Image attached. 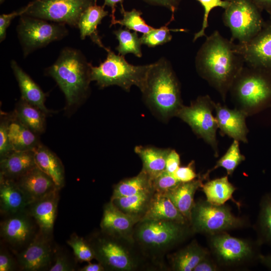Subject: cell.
<instances>
[{
    "instance_id": "cell-31",
    "label": "cell",
    "mask_w": 271,
    "mask_h": 271,
    "mask_svg": "<svg viewBox=\"0 0 271 271\" xmlns=\"http://www.w3.org/2000/svg\"><path fill=\"white\" fill-rule=\"evenodd\" d=\"M207 254L204 249L194 241L170 256L172 268L176 271L193 270Z\"/></svg>"
},
{
    "instance_id": "cell-22",
    "label": "cell",
    "mask_w": 271,
    "mask_h": 271,
    "mask_svg": "<svg viewBox=\"0 0 271 271\" xmlns=\"http://www.w3.org/2000/svg\"><path fill=\"white\" fill-rule=\"evenodd\" d=\"M11 66L18 83L21 98L27 102L38 107L47 114L51 111L45 105L46 94L39 86L13 60Z\"/></svg>"
},
{
    "instance_id": "cell-39",
    "label": "cell",
    "mask_w": 271,
    "mask_h": 271,
    "mask_svg": "<svg viewBox=\"0 0 271 271\" xmlns=\"http://www.w3.org/2000/svg\"><path fill=\"white\" fill-rule=\"evenodd\" d=\"M170 23V21L165 26L154 28L149 33L143 34L140 37L142 44L149 47H155L170 42L172 39L170 31H173L167 27Z\"/></svg>"
},
{
    "instance_id": "cell-43",
    "label": "cell",
    "mask_w": 271,
    "mask_h": 271,
    "mask_svg": "<svg viewBox=\"0 0 271 271\" xmlns=\"http://www.w3.org/2000/svg\"><path fill=\"white\" fill-rule=\"evenodd\" d=\"M14 150L10 143L8 128V115L1 114L0 122V157H5Z\"/></svg>"
},
{
    "instance_id": "cell-24",
    "label": "cell",
    "mask_w": 271,
    "mask_h": 271,
    "mask_svg": "<svg viewBox=\"0 0 271 271\" xmlns=\"http://www.w3.org/2000/svg\"><path fill=\"white\" fill-rule=\"evenodd\" d=\"M7 115L8 135L13 150L34 151L41 144L38 135L23 123L14 112Z\"/></svg>"
},
{
    "instance_id": "cell-14",
    "label": "cell",
    "mask_w": 271,
    "mask_h": 271,
    "mask_svg": "<svg viewBox=\"0 0 271 271\" xmlns=\"http://www.w3.org/2000/svg\"><path fill=\"white\" fill-rule=\"evenodd\" d=\"M7 217L1 223V237L15 249L26 246L36 235L35 221L27 209Z\"/></svg>"
},
{
    "instance_id": "cell-48",
    "label": "cell",
    "mask_w": 271,
    "mask_h": 271,
    "mask_svg": "<svg viewBox=\"0 0 271 271\" xmlns=\"http://www.w3.org/2000/svg\"><path fill=\"white\" fill-rule=\"evenodd\" d=\"M16 267L15 262L10 254L1 249L0 252V271H12Z\"/></svg>"
},
{
    "instance_id": "cell-44",
    "label": "cell",
    "mask_w": 271,
    "mask_h": 271,
    "mask_svg": "<svg viewBox=\"0 0 271 271\" xmlns=\"http://www.w3.org/2000/svg\"><path fill=\"white\" fill-rule=\"evenodd\" d=\"M28 9V5L21 9L10 14H3L0 16V41L2 42L6 37L7 30L12 21L18 16L25 14Z\"/></svg>"
},
{
    "instance_id": "cell-53",
    "label": "cell",
    "mask_w": 271,
    "mask_h": 271,
    "mask_svg": "<svg viewBox=\"0 0 271 271\" xmlns=\"http://www.w3.org/2000/svg\"><path fill=\"white\" fill-rule=\"evenodd\" d=\"M80 271H104L105 270L103 266L100 263H91L88 262V263L80 268Z\"/></svg>"
},
{
    "instance_id": "cell-47",
    "label": "cell",
    "mask_w": 271,
    "mask_h": 271,
    "mask_svg": "<svg viewBox=\"0 0 271 271\" xmlns=\"http://www.w3.org/2000/svg\"><path fill=\"white\" fill-rule=\"evenodd\" d=\"M180 155L175 150L171 149L166 160L165 171L170 174H174L180 167Z\"/></svg>"
},
{
    "instance_id": "cell-32",
    "label": "cell",
    "mask_w": 271,
    "mask_h": 271,
    "mask_svg": "<svg viewBox=\"0 0 271 271\" xmlns=\"http://www.w3.org/2000/svg\"><path fill=\"white\" fill-rule=\"evenodd\" d=\"M14 113L23 123L37 134L44 132L47 114L38 107L21 98Z\"/></svg>"
},
{
    "instance_id": "cell-4",
    "label": "cell",
    "mask_w": 271,
    "mask_h": 271,
    "mask_svg": "<svg viewBox=\"0 0 271 271\" xmlns=\"http://www.w3.org/2000/svg\"><path fill=\"white\" fill-rule=\"evenodd\" d=\"M87 240L92 248L95 259L105 270L134 271L149 265L148 261L150 260L133 238L117 237L100 230L92 233Z\"/></svg>"
},
{
    "instance_id": "cell-33",
    "label": "cell",
    "mask_w": 271,
    "mask_h": 271,
    "mask_svg": "<svg viewBox=\"0 0 271 271\" xmlns=\"http://www.w3.org/2000/svg\"><path fill=\"white\" fill-rule=\"evenodd\" d=\"M152 180L146 173L141 170L136 176L123 179L115 184L111 199L154 191Z\"/></svg>"
},
{
    "instance_id": "cell-26",
    "label": "cell",
    "mask_w": 271,
    "mask_h": 271,
    "mask_svg": "<svg viewBox=\"0 0 271 271\" xmlns=\"http://www.w3.org/2000/svg\"><path fill=\"white\" fill-rule=\"evenodd\" d=\"M143 220H170L184 224L189 223L165 194L155 192Z\"/></svg>"
},
{
    "instance_id": "cell-3",
    "label": "cell",
    "mask_w": 271,
    "mask_h": 271,
    "mask_svg": "<svg viewBox=\"0 0 271 271\" xmlns=\"http://www.w3.org/2000/svg\"><path fill=\"white\" fill-rule=\"evenodd\" d=\"M91 67L80 51L67 47L47 68V74L64 94L68 108L78 105L87 98L92 81Z\"/></svg>"
},
{
    "instance_id": "cell-5",
    "label": "cell",
    "mask_w": 271,
    "mask_h": 271,
    "mask_svg": "<svg viewBox=\"0 0 271 271\" xmlns=\"http://www.w3.org/2000/svg\"><path fill=\"white\" fill-rule=\"evenodd\" d=\"M187 224L170 220H143L136 225L132 237L145 256L156 265L159 258L188 233Z\"/></svg>"
},
{
    "instance_id": "cell-30",
    "label": "cell",
    "mask_w": 271,
    "mask_h": 271,
    "mask_svg": "<svg viewBox=\"0 0 271 271\" xmlns=\"http://www.w3.org/2000/svg\"><path fill=\"white\" fill-rule=\"evenodd\" d=\"M154 191L110 199L113 204L122 212L139 221L145 215Z\"/></svg>"
},
{
    "instance_id": "cell-18",
    "label": "cell",
    "mask_w": 271,
    "mask_h": 271,
    "mask_svg": "<svg viewBox=\"0 0 271 271\" xmlns=\"http://www.w3.org/2000/svg\"><path fill=\"white\" fill-rule=\"evenodd\" d=\"M214 108L218 127L221 133L234 140L247 143L246 136L248 130L245 119L248 114L238 108H228L219 103H215Z\"/></svg>"
},
{
    "instance_id": "cell-27",
    "label": "cell",
    "mask_w": 271,
    "mask_h": 271,
    "mask_svg": "<svg viewBox=\"0 0 271 271\" xmlns=\"http://www.w3.org/2000/svg\"><path fill=\"white\" fill-rule=\"evenodd\" d=\"M171 150L152 146H138L134 148V152L142 161V171L153 179L165 170L166 160Z\"/></svg>"
},
{
    "instance_id": "cell-51",
    "label": "cell",
    "mask_w": 271,
    "mask_h": 271,
    "mask_svg": "<svg viewBox=\"0 0 271 271\" xmlns=\"http://www.w3.org/2000/svg\"><path fill=\"white\" fill-rule=\"evenodd\" d=\"M123 0H104V6H107L111 9V21L110 27L112 26L114 22L116 20L115 16V7L117 3H120V4H122Z\"/></svg>"
},
{
    "instance_id": "cell-13",
    "label": "cell",
    "mask_w": 271,
    "mask_h": 271,
    "mask_svg": "<svg viewBox=\"0 0 271 271\" xmlns=\"http://www.w3.org/2000/svg\"><path fill=\"white\" fill-rule=\"evenodd\" d=\"M235 49L249 67L271 72V22L248 42L235 44Z\"/></svg>"
},
{
    "instance_id": "cell-7",
    "label": "cell",
    "mask_w": 271,
    "mask_h": 271,
    "mask_svg": "<svg viewBox=\"0 0 271 271\" xmlns=\"http://www.w3.org/2000/svg\"><path fill=\"white\" fill-rule=\"evenodd\" d=\"M230 90L240 107L238 109L248 115L271 101V72L243 67Z\"/></svg>"
},
{
    "instance_id": "cell-35",
    "label": "cell",
    "mask_w": 271,
    "mask_h": 271,
    "mask_svg": "<svg viewBox=\"0 0 271 271\" xmlns=\"http://www.w3.org/2000/svg\"><path fill=\"white\" fill-rule=\"evenodd\" d=\"M118 45L116 47L118 54L122 56L132 53L138 57H141L142 45L137 32L131 33L127 29L120 28L114 31Z\"/></svg>"
},
{
    "instance_id": "cell-38",
    "label": "cell",
    "mask_w": 271,
    "mask_h": 271,
    "mask_svg": "<svg viewBox=\"0 0 271 271\" xmlns=\"http://www.w3.org/2000/svg\"><path fill=\"white\" fill-rule=\"evenodd\" d=\"M67 243L72 248L77 260L88 262L95 258L94 253L88 240L75 233L71 235Z\"/></svg>"
},
{
    "instance_id": "cell-50",
    "label": "cell",
    "mask_w": 271,
    "mask_h": 271,
    "mask_svg": "<svg viewBox=\"0 0 271 271\" xmlns=\"http://www.w3.org/2000/svg\"><path fill=\"white\" fill-rule=\"evenodd\" d=\"M216 270L215 265L206 257L198 263L193 271H214Z\"/></svg>"
},
{
    "instance_id": "cell-23",
    "label": "cell",
    "mask_w": 271,
    "mask_h": 271,
    "mask_svg": "<svg viewBox=\"0 0 271 271\" xmlns=\"http://www.w3.org/2000/svg\"><path fill=\"white\" fill-rule=\"evenodd\" d=\"M37 166L34 151H14L1 158L0 175L16 180Z\"/></svg>"
},
{
    "instance_id": "cell-17",
    "label": "cell",
    "mask_w": 271,
    "mask_h": 271,
    "mask_svg": "<svg viewBox=\"0 0 271 271\" xmlns=\"http://www.w3.org/2000/svg\"><path fill=\"white\" fill-rule=\"evenodd\" d=\"M59 191L56 190L32 202L27 208L38 226L39 232L51 238L57 215Z\"/></svg>"
},
{
    "instance_id": "cell-55",
    "label": "cell",
    "mask_w": 271,
    "mask_h": 271,
    "mask_svg": "<svg viewBox=\"0 0 271 271\" xmlns=\"http://www.w3.org/2000/svg\"><path fill=\"white\" fill-rule=\"evenodd\" d=\"M5 0H0L1 4L3 3Z\"/></svg>"
},
{
    "instance_id": "cell-41",
    "label": "cell",
    "mask_w": 271,
    "mask_h": 271,
    "mask_svg": "<svg viewBox=\"0 0 271 271\" xmlns=\"http://www.w3.org/2000/svg\"><path fill=\"white\" fill-rule=\"evenodd\" d=\"M204 9V16L202 28L199 31L195 33L193 38V42L198 38L205 36V29L208 27V20L210 12L214 8L221 7L226 9L229 4V0H197Z\"/></svg>"
},
{
    "instance_id": "cell-25",
    "label": "cell",
    "mask_w": 271,
    "mask_h": 271,
    "mask_svg": "<svg viewBox=\"0 0 271 271\" xmlns=\"http://www.w3.org/2000/svg\"><path fill=\"white\" fill-rule=\"evenodd\" d=\"M203 177L188 182H180L178 185L164 193L173 204L190 221L191 211L195 204L194 195L196 191L202 188Z\"/></svg>"
},
{
    "instance_id": "cell-45",
    "label": "cell",
    "mask_w": 271,
    "mask_h": 271,
    "mask_svg": "<svg viewBox=\"0 0 271 271\" xmlns=\"http://www.w3.org/2000/svg\"><path fill=\"white\" fill-rule=\"evenodd\" d=\"M75 264L65 254L60 253L58 251L55 255V263L50 267V271H73L75 270Z\"/></svg>"
},
{
    "instance_id": "cell-29",
    "label": "cell",
    "mask_w": 271,
    "mask_h": 271,
    "mask_svg": "<svg viewBox=\"0 0 271 271\" xmlns=\"http://www.w3.org/2000/svg\"><path fill=\"white\" fill-rule=\"evenodd\" d=\"M104 5H97L96 1L83 12L78 24L82 40L89 36L94 43L102 48L104 45L98 35L97 28L102 20L108 14V12L104 10Z\"/></svg>"
},
{
    "instance_id": "cell-10",
    "label": "cell",
    "mask_w": 271,
    "mask_h": 271,
    "mask_svg": "<svg viewBox=\"0 0 271 271\" xmlns=\"http://www.w3.org/2000/svg\"><path fill=\"white\" fill-rule=\"evenodd\" d=\"M214 102L208 95L198 97L189 106L183 105L176 116L191 128L199 137L213 148L218 155L216 130L218 128L216 118L212 114Z\"/></svg>"
},
{
    "instance_id": "cell-15",
    "label": "cell",
    "mask_w": 271,
    "mask_h": 271,
    "mask_svg": "<svg viewBox=\"0 0 271 271\" xmlns=\"http://www.w3.org/2000/svg\"><path fill=\"white\" fill-rule=\"evenodd\" d=\"M51 238L39 232L17 255L20 267L27 271H38L50 268L53 257Z\"/></svg>"
},
{
    "instance_id": "cell-42",
    "label": "cell",
    "mask_w": 271,
    "mask_h": 271,
    "mask_svg": "<svg viewBox=\"0 0 271 271\" xmlns=\"http://www.w3.org/2000/svg\"><path fill=\"white\" fill-rule=\"evenodd\" d=\"M153 189L155 192L165 193L178 185L180 182L173 174L163 171L152 180Z\"/></svg>"
},
{
    "instance_id": "cell-40",
    "label": "cell",
    "mask_w": 271,
    "mask_h": 271,
    "mask_svg": "<svg viewBox=\"0 0 271 271\" xmlns=\"http://www.w3.org/2000/svg\"><path fill=\"white\" fill-rule=\"evenodd\" d=\"M259 226L263 239L271 243V195L266 196L262 202Z\"/></svg>"
},
{
    "instance_id": "cell-20",
    "label": "cell",
    "mask_w": 271,
    "mask_h": 271,
    "mask_svg": "<svg viewBox=\"0 0 271 271\" xmlns=\"http://www.w3.org/2000/svg\"><path fill=\"white\" fill-rule=\"evenodd\" d=\"M15 180L31 203L60 189L52 179L37 166Z\"/></svg>"
},
{
    "instance_id": "cell-37",
    "label": "cell",
    "mask_w": 271,
    "mask_h": 271,
    "mask_svg": "<svg viewBox=\"0 0 271 271\" xmlns=\"http://www.w3.org/2000/svg\"><path fill=\"white\" fill-rule=\"evenodd\" d=\"M121 5V13L122 15L121 20H116L112 25L119 24L125 26L128 30L138 32L143 34L148 33L153 30L154 28L148 25L142 18V12L136 9L130 11H126L124 9L122 4Z\"/></svg>"
},
{
    "instance_id": "cell-56",
    "label": "cell",
    "mask_w": 271,
    "mask_h": 271,
    "mask_svg": "<svg viewBox=\"0 0 271 271\" xmlns=\"http://www.w3.org/2000/svg\"><path fill=\"white\" fill-rule=\"evenodd\" d=\"M268 14H269L270 17V18H271V12H269Z\"/></svg>"
},
{
    "instance_id": "cell-2",
    "label": "cell",
    "mask_w": 271,
    "mask_h": 271,
    "mask_svg": "<svg viewBox=\"0 0 271 271\" xmlns=\"http://www.w3.org/2000/svg\"><path fill=\"white\" fill-rule=\"evenodd\" d=\"M142 93L152 113L167 122L183 105L178 79L171 63L165 58L150 64Z\"/></svg>"
},
{
    "instance_id": "cell-49",
    "label": "cell",
    "mask_w": 271,
    "mask_h": 271,
    "mask_svg": "<svg viewBox=\"0 0 271 271\" xmlns=\"http://www.w3.org/2000/svg\"><path fill=\"white\" fill-rule=\"evenodd\" d=\"M151 4L165 7L172 13L170 21L174 19V14L177 9L181 0H145Z\"/></svg>"
},
{
    "instance_id": "cell-34",
    "label": "cell",
    "mask_w": 271,
    "mask_h": 271,
    "mask_svg": "<svg viewBox=\"0 0 271 271\" xmlns=\"http://www.w3.org/2000/svg\"><path fill=\"white\" fill-rule=\"evenodd\" d=\"M206 201L215 205H222L232 199L236 188L230 183L227 176L208 181L202 187Z\"/></svg>"
},
{
    "instance_id": "cell-46",
    "label": "cell",
    "mask_w": 271,
    "mask_h": 271,
    "mask_svg": "<svg viewBox=\"0 0 271 271\" xmlns=\"http://www.w3.org/2000/svg\"><path fill=\"white\" fill-rule=\"evenodd\" d=\"M194 166V161H191L187 166L179 167L173 175L181 182L193 181L197 177Z\"/></svg>"
},
{
    "instance_id": "cell-54",
    "label": "cell",
    "mask_w": 271,
    "mask_h": 271,
    "mask_svg": "<svg viewBox=\"0 0 271 271\" xmlns=\"http://www.w3.org/2000/svg\"><path fill=\"white\" fill-rule=\"evenodd\" d=\"M261 258L262 262L271 268V256H261Z\"/></svg>"
},
{
    "instance_id": "cell-16",
    "label": "cell",
    "mask_w": 271,
    "mask_h": 271,
    "mask_svg": "<svg viewBox=\"0 0 271 271\" xmlns=\"http://www.w3.org/2000/svg\"><path fill=\"white\" fill-rule=\"evenodd\" d=\"M211 245L218 259L224 263L239 262L252 254L251 246L246 241L226 234L214 235Z\"/></svg>"
},
{
    "instance_id": "cell-9",
    "label": "cell",
    "mask_w": 271,
    "mask_h": 271,
    "mask_svg": "<svg viewBox=\"0 0 271 271\" xmlns=\"http://www.w3.org/2000/svg\"><path fill=\"white\" fill-rule=\"evenodd\" d=\"M17 31L24 57L68 34L64 24L49 22L25 15L20 16Z\"/></svg>"
},
{
    "instance_id": "cell-28",
    "label": "cell",
    "mask_w": 271,
    "mask_h": 271,
    "mask_svg": "<svg viewBox=\"0 0 271 271\" xmlns=\"http://www.w3.org/2000/svg\"><path fill=\"white\" fill-rule=\"evenodd\" d=\"M34 151L37 167L50 177L56 185L61 189L65 183V174L64 167L60 159L41 144Z\"/></svg>"
},
{
    "instance_id": "cell-19",
    "label": "cell",
    "mask_w": 271,
    "mask_h": 271,
    "mask_svg": "<svg viewBox=\"0 0 271 271\" xmlns=\"http://www.w3.org/2000/svg\"><path fill=\"white\" fill-rule=\"evenodd\" d=\"M137 219L122 212L110 202L103 206V215L100 224L101 231L113 236L130 238L136 224Z\"/></svg>"
},
{
    "instance_id": "cell-11",
    "label": "cell",
    "mask_w": 271,
    "mask_h": 271,
    "mask_svg": "<svg viewBox=\"0 0 271 271\" xmlns=\"http://www.w3.org/2000/svg\"><path fill=\"white\" fill-rule=\"evenodd\" d=\"M96 0H33L25 15L78 27L83 12Z\"/></svg>"
},
{
    "instance_id": "cell-12",
    "label": "cell",
    "mask_w": 271,
    "mask_h": 271,
    "mask_svg": "<svg viewBox=\"0 0 271 271\" xmlns=\"http://www.w3.org/2000/svg\"><path fill=\"white\" fill-rule=\"evenodd\" d=\"M189 224L193 232L215 234L240 227L242 222L234 216L227 207L200 201L195 203Z\"/></svg>"
},
{
    "instance_id": "cell-8",
    "label": "cell",
    "mask_w": 271,
    "mask_h": 271,
    "mask_svg": "<svg viewBox=\"0 0 271 271\" xmlns=\"http://www.w3.org/2000/svg\"><path fill=\"white\" fill-rule=\"evenodd\" d=\"M223 14V21L231 33L232 42L245 43L261 30L264 24L260 10L250 0H229Z\"/></svg>"
},
{
    "instance_id": "cell-21",
    "label": "cell",
    "mask_w": 271,
    "mask_h": 271,
    "mask_svg": "<svg viewBox=\"0 0 271 271\" xmlns=\"http://www.w3.org/2000/svg\"><path fill=\"white\" fill-rule=\"evenodd\" d=\"M31 203L15 180L0 175V210L7 216L26 210Z\"/></svg>"
},
{
    "instance_id": "cell-52",
    "label": "cell",
    "mask_w": 271,
    "mask_h": 271,
    "mask_svg": "<svg viewBox=\"0 0 271 271\" xmlns=\"http://www.w3.org/2000/svg\"><path fill=\"white\" fill-rule=\"evenodd\" d=\"M260 10L271 12V0H250Z\"/></svg>"
},
{
    "instance_id": "cell-1",
    "label": "cell",
    "mask_w": 271,
    "mask_h": 271,
    "mask_svg": "<svg viewBox=\"0 0 271 271\" xmlns=\"http://www.w3.org/2000/svg\"><path fill=\"white\" fill-rule=\"evenodd\" d=\"M244 62L236 51L235 44L217 31L207 37L195 59L199 75L219 92L223 100L243 68Z\"/></svg>"
},
{
    "instance_id": "cell-36",
    "label": "cell",
    "mask_w": 271,
    "mask_h": 271,
    "mask_svg": "<svg viewBox=\"0 0 271 271\" xmlns=\"http://www.w3.org/2000/svg\"><path fill=\"white\" fill-rule=\"evenodd\" d=\"M244 160L245 157L240 153L239 143L237 140L233 141L226 153L216 162L215 166L203 176L204 179L209 174L219 167L224 168L228 175H231L237 166Z\"/></svg>"
},
{
    "instance_id": "cell-6",
    "label": "cell",
    "mask_w": 271,
    "mask_h": 271,
    "mask_svg": "<svg viewBox=\"0 0 271 271\" xmlns=\"http://www.w3.org/2000/svg\"><path fill=\"white\" fill-rule=\"evenodd\" d=\"M107 53L106 59L98 66L91 65V80L103 88L117 85L128 92L132 86L142 91L145 86L150 64L133 65L128 63L124 56L116 55L104 46Z\"/></svg>"
}]
</instances>
